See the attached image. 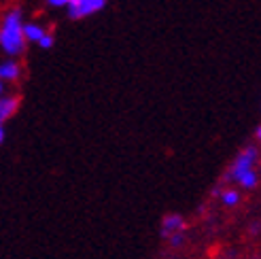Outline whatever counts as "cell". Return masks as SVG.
I'll return each mask as SVG.
<instances>
[{
  "mask_svg": "<svg viewBox=\"0 0 261 259\" xmlns=\"http://www.w3.org/2000/svg\"><path fill=\"white\" fill-rule=\"evenodd\" d=\"M68 3H70V0H47V5L54 7V9H66Z\"/></svg>",
  "mask_w": 261,
  "mask_h": 259,
  "instance_id": "7c38bea8",
  "label": "cell"
},
{
  "mask_svg": "<svg viewBox=\"0 0 261 259\" xmlns=\"http://www.w3.org/2000/svg\"><path fill=\"white\" fill-rule=\"evenodd\" d=\"M3 94H5V83L0 81V96H3Z\"/></svg>",
  "mask_w": 261,
  "mask_h": 259,
  "instance_id": "9a60e30c",
  "label": "cell"
},
{
  "mask_svg": "<svg viewBox=\"0 0 261 259\" xmlns=\"http://www.w3.org/2000/svg\"><path fill=\"white\" fill-rule=\"evenodd\" d=\"M238 185L242 189H255L259 185V172H257V168H253V170H249V172H244L240 176V180H238Z\"/></svg>",
  "mask_w": 261,
  "mask_h": 259,
  "instance_id": "9c48e42d",
  "label": "cell"
},
{
  "mask_svg": "<svg viewBox=\"0 0 261 259\" xmlns=\"http://www.w3.org/2000/svg\"><path fill=\"white\" fill-rule=\"evenodd\" d=\"M251 231H253V234H259V223H255V225H253V229H251Z\"/></svg>",
  "mask_w": 261,
  "mask_h": 259,
  "instance_id": "5bb4252c",
  "label": "cell"
},
{
  "mask_svg": "<svg viewBox=\"0 0 261 259\" xmlns=\"http://www.w3.org/2000/svg\"><path fill=\"white\" fill-rule=\"evenodd\" d=\"M47 34H49V30L45 28L43 23H38V21L25 23V21H23V36H25V43H34V45H38Z\"/></svg>",
  "mask_w": 261,
  "mask_h": 259,
  "instance_id": "5b68a950",
  "label": "cell"
},
{
  "mask_svg": "<svg viewBox=\"0 0 261 259\" xmlns=\"http://www.w3.org/2000/svg\"><path fill=\"white\" fill-rule=\"evenodd\" d=\"M25 36H23V17L19 9L7 11L0 19V49L9 58H17L25 51Z\"/></svg>",
  "mask_w": 261,
  "mask_h": 259,
  "instance_id": "6da1fadb",
  "label": "cell"
},
{
  "mask_svg": "<svg viewBox=\"0 0 261 259\" xmlns=\"http://www.w3.org/2000/svg\"><path fill=\"white\" fill-rule=\"evenodd\" d=\"M168 242H170V247H174V249H178L182 242H185V229H178V231H174V234H170L166 238Z\"/></svg>",
  "mask_w": 261,
  "mask_h": 259,
  "instance_id": "30bf717a",
  "label": "cell"
},
{
  "mask_svg": "<svg viewBox=\"0 0 261 259\" xmlns=\"http://www.w3.org/2000/svg\"><path fill=\"white\" fill-rule=\"evenodd\" d=\"M54 43H56V38H54V34L49 32V34L43 38V41L38 43V47H41V49H51V47H54Z\"/></svg>",
  "mask_w": 261,
  "mask_h": 259,
  "instance_id": "8fae6325",
  "label": "cell"
},
{
  "mask_svg": "<svg viewBox=\"0 0 261 259\" xmlns=\"http://www.w3.org/2000/svg\"><path fill=\"white\" fill-rule=\"evenodd\" d=\"M109 0H70L68 3V15L72 19H83V17H89L94 13L102 11L107 7Z\"/></svg>",
  "mask_w": 261,
  "mask_h": 259,
  "instance_id": "3957f363",
  "label": "cell"
},
{
  "mask_svg": "<svg viewBox=\"0 0 261 259\" xmlns=\"http://www.w3.org/2000/svg\"><path fill=\"white\" fill-rule=\"evenodd\" d=\"M178 229H185V219H182V215H178V213L166 215L164 221H162V238L166 240L168 236L174 234Z\"/></svg>",
  "mask_w": 261,
  "mask_h": 259,
  "instance_id": "8992f818",
  "label": "cell"
},
{
  "mask_svg": "<svg viewBox=\"0 0 261 259\" xmlns=\"http://www.w3.org/2000/svg\"><path fill=\"white\" fill-rule=\"evenodd\" d=\"M257 158H259V147H257V145L244 147V149L236 155V160H233V164L229 166V170H227V174H225L223 180H233V183H238L240 176H242L244 172L253 170V168L257 166Z\"/></svg>",
  "mask_w": 261,
  "mask_h": 259,
  "instance_id": "7a4b0ae2",
  "label": "cell"
},
{
  "mask_svg": "<svg viewBox=\"0 0 261 259\" xmlns=\"http://www.w3.org/2000/svg\"><path fill=\"white\" fill-rule=\"evenodd\" d=\"M21 76V64L17 60H5L0 62V81L3 83H15L17 79Z\"/></svg>",
  "mask_w": 261,
  "mask_h": 259,
  "instance_id": "277c9868",
  "label": "cell"
},
{
  "mask_svg": "<svg viewBox=\"0 0 261 259\" xmlns=\"http://www.w3.org/2000/svg\"><path fill=\"white\" fill-rule=\"evenodd\" d=\"M19 109V98L17 96H0V123L9 121Z\"/></svg>",
  "mask_w": 261,
  "mask_h": 259,
  "instance_id": "52a82bcc",
  "label": "cell"
},
{
  "mask_svg": "<svg viewBox=\"0 0 261 259\" xmlns=\"http://www.w3.org/2000/svg\"><path fill=\"white\" fill-rule=\"evenodd\" d=\"M3 140H5V127H3V123H0V145H3Z\"/></svg>",
  "mask_w": 261,
  "mask_h": 259,
  "instance_id": "4fadbf2b",
  "label": "cell"
},
{
  "mask_svg": "<svg viewBox=\"0 0 261 259\" xmlns=\"http://www.w3.org/2000/svg\"><path fill=\"white\" fill-rule=\"evenodd\" d=\"M221 202H223L227 209H233V206H238L240 204V200H242V196L238 193V189H221Z\"/></svg>",
  "mask_w": 261,
  "mask_h": 259,
  "instance_id": "ba28073f",
  "label": "cell"
}]
</instances>
